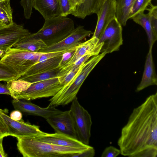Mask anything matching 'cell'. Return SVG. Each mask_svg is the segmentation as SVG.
I'll list each match as a JSON object with an SVG mask.
<instances>
[{
	"instance_id": "d6986e66",
	"label": "cell",
	"mask_w": 157,
	"mask_h": 157,
	"mask_svg": "<svg viewBox=\"0 0 157 157\" xmlns=\"http://www.w3.org/2000/svg\"><path fill=\"white\" fill-rule=\"evenodd\" d=\"M107 0H82L74 8L71 14L84 19L93 14H97L100 7Z\"/></svg>"
},
{
	"instance_id": "cb8c5ba5",
	"label": "cell",
	"mask_w": 157,
	"mask_h": 157,
	"mask_svg": "<svg viewBox=\"0 0 157 157\" xmlns=\"http://www.w3.org/2000/svg\"><path fill=\"white\" fill-rule=\"evenodd\" d=\"M59 70L58 68L44 72L28 75H23L18 79L34 83L58 77Z\"/></svg>"
},
{
	"instance_id": "9a60e30c",
	"label": "cell",
	"mask_w": 157,
	"mask_h": 157,
	"mask_svg": "<svg viewBox=\"0 0 157 157\" xmlns=\"http://www.w3.org/2000/svg\"><path fill=\"white\" fill-rule=\"evenodd\" d=\"M98 20L92 37L99 39L108 24L116 17V1L107 0L100 7L97 13Z\"/></svg>"
},
{
	"instance_id": "8d00e7d4",
	"label": "cell",
	"mask_w": 157,
	"mask_h": 157,
	"mask_svg": "<svg viewBox=\"0 0 157 157\" xmlns=\"http://www.w3.org/2000/svg\"><path fill=\"white\" fill-rule=\"evenodd\" d=\"M9 136L7 125L3 118L0 115V138Z\"/></svg>"
},
{
	"instance_id": "8992f818",
	"label": "cell",
	"mask_w": 157,
	"mask_h": 157,
	"mask_svg": "<svg viewBox=\"0 0 157 157\" xmlns=\"http://www.w3.org/2000/svg\"><path fill=\"white\" fill-rule=\"evenodd\" d=\"M64 86L60 82L58 77L33 83L26 90L14 94L12 97L15 99H25L28 101L43 98L53 97Z\"/></svg>"
},
{
	"instance_id": "8fae6325",
	"label": "cell",
	"mask_w": 157,
	"mask_h": 157,
	"mask_svg": "<svg viewBox=\"0 0 157 157\" xmlns=\"http://www.w3.org/2000/svg\"><path fill=\"white\" fill-rule=\"evenodd\" d=\"M23 25L15 23L0 28V49L4 53L9 48L31 34Z\"/></svg>"
},
{
	"instance_id": "ffe728a7",
	"label": "cell",
	"mask_w": 157,
	"mask_h": 157,
	"mask_svg": "<svg viewBox=\"0 0 157 157\" xmlns=\"http://www.w3.org/2000/svg\"><path fill=\"white\" fill-rule=\"evenodd\" d=\"M144 12L141 11L139 13L131 19L144 29L147 36L149 46L153 47L157 40V36L155 34L152 30L148 13L145 14Z\"/></svg>"
},
{
	"instance_id": "7402d4cb",
	"label": "cell",
	"mask_w": 157,
	"mask_h": 157,
	"mask_svg": "<svg viewBox=\"0 0 157 157\" xmlns=\"http://www.w3.org/2000/svg\"><path fill=\"white\" fill-rule=\"evenodd\" d=\"M135 0H115L116 17L122 26H125Z\"/></svg>"
},
{
	"instance_id": "b9f144b4",
	"label": "cell",
	"mask_w": 157,
	"mask_h": 157,
	"mask_svg": "<svg viewBox=\"0 0 157 157\" xmlns=\"http://www.w3.org/2000/svg\"><path fill=\"white\" fill-rule=\"evenodd\" d=\"M69 1L72 6L73 9L75 6V0H69Z\"/></svg>"
},
{
	"instance_id": "4dcf8cb0",
	"label": "cell",
	"mask_w": 157,
	"mask_h": 157,
	"mask_svg": "<svg viewBox=\"0 0 157 157\" xmlns=\"http://www.w3.org/2000/svg\"><path fill=\"white\" fill-rule=\"evenodd\" d=\"M157 155V147H150L140 151L132 157H156Z\"/></svg>"
},
{
	"instance_id": "ac0fdd59",
	"label": "cell",
	"mask_w": 157,
	"mask_h": 157,
	"mask_svg": "<svg viewBox=\"0 0 157 157\" xmlns=\"http://www.w3.org/2000/svg\"><path fill=\"white\" fill-rule=\"evenodd\" d=\"M33 7L42 15L45 20L60 16L59 0H32Z\"/></svg>"
},
{
	"instance_id": "2e32d148",
	"label": "cell",
	"mask_w": 157,
	"mask_h": 157,
	"mask_svg": "<svg viewBox=\"0 0 157 157\" xmlns=\"http://www.w3.org/2000/svg\"><path fill=\"white\" fill-rule=\"evenodd\" d=\"M152 47H150L145 62L144 70L140 83L136 91L138 92L151 85H157V78L152 55Z\"/></svg>"
},
{
	"instance_id": "6da1fadb",
	"label": "cell",
	"mask_w": 157,
	"mask_h": 157,
	"mask_svg": "<svg viewBox=\"0 0 157 157\" xmlns=\"http://www.w3.org/2000/svg\"><path fill=\"white\" fill-rule=\"evenodd\" d=\"M121 154L129 157L145 148L157 147V92L134 108L117 141Z\"/></svg>"
},
{
	"instance_id": "7bdbcfd3",
	"label": "cell",
	"mask_w": 157,
	"mask_h": 157,
	"mask_svg": "<svg viewBox=\"0 0 157 157\" xmlns=\"http://www.w3.org/2000/svg\"><path fill=\"white\" fill-rule=\"evenodd\" d=\"M82 0H75V6L78 4Z\"/></svg>"
},
{
	"instance_id": "74e56055",
	"label": "cell",
	"mask_w": 157,
	"mask_h": 157,
	"mask_svg": "<svg viewBox=\"0 0 157 157\" xmlns=\"http://www.w3.org/2000/svg\"><path fill=\"white\" fill-rule=\"evenodd\" d=\"M95 155V150L94 147H92L82 153L74 155L72 157H93Z\"/></svg>"
},
{
	"instance_id": "60d3db41",
	"label": "cell",
	"mask_w": 157,
	"mask_h": 157,
	"mask_svg": "<svg viewBox=\"0 0 157 157\" xmlns=\"http://www.w3.org/2000/svg\"><path fill=\"white\" fill-rule=\"evenodd\" d=\"M3 138H0V157H6L7 154L5 152L2 145Z\"/></svg>"
},
{
	"instance_id": "3957f363",
	"label": "cell",
	"mask_w": 157,
	"mask_h": 157,
	"mask_svg": "<svg viewBox=\"0 0 157 157\" xmlns=\"http://www.w3.org/2000/svg\"><path fill=\"white\" fill-rule=\"evenodd\" d=\"M106 54L103 52L93 56L82 64L73 78L49 100V105L56 107L71 102L77 97L81 86L89 74Z\"/></svg>"
},
{
	"instance_id": "ee69618b",
	"label": "cell",
	"mask_w": 157,
	"mask_h": 157,
	"mask_svg": "<svg viewBox=\"0 0 157 157\" xmlns=\"http://www.w3.org/2000/svg\"><path fill=\"white\" fill-rule=\"evenodd\" d=\"M4 52L3 50L0 49V56H1L2 55L4 54Z\"/></svg>"
},
{
	"instance_id": "ba28073f",
	"label": "cell",
	"mask_w": 157,
	"mask_h": 157,
	"mask_svg": "<svg viewBox=\"0 0 157 157\" xmlns=\"http://www.w3.org/2000/svg\"><path fill=\"white\" fill-rule=\"evenodd\" d=\"M122 26L116 17L108 24L98 39L99 43L103 44L100 53L107 54L119 50L123 42Z\"/></svg>"
},
{
	"instance_id": "f546056e",
	"label": "cell",
	"mask_w": 157,
	"mask_h": 157,
	"mask_svg": "<svg viewBox=\"0 0 157 157\" xmlns=\"http://www.w3.org/2000/svg\"><path fill=\"white\" fill-rule=\"evenodd\" d=\"M61 16L67 17L71 14L73 8L69 0H59Z\"/></svg>"
},
{
	"instance_id": "9c48e42d",
	"label": "cell",
	"mask_w": 157,
	"mask_h": 157,
	"mask_svg": "<svg viewBox=\"0 0 157 157\" xmlns=\"http://www.w3.org/2000/svg\"><path fill=\"white\" fill-rule=\"evenodd\" d=\"M0 115L7 127L9 136L16 138L31 137L37 138L44 136L47 133L41 131L39 126L11 119L3 110L0 109Z\"/></svg>"
},
{
	"instance_id": "e0dca14e",
	"label": "cell",
	"mask_w": 157,
	"mask_h": 157,
	"mask_svg": "<svg viewBox=\"0 0 157 157\" xmlns=\"http://www.w3.org/2000/svg\"><path fill=\"white\" fill-rule=\"evenodd\" d=\"M36 139L40 141L48 143L70 147H82L89 145L84 144L77 139L56 132L48 133L44 136Z\"/></svg>"
},
{
	"instance_id": "7c38bea8",
	"label": "cell",
	"mask_w": 157,
	"mask_h": 157,
	"mask_svg": "<svg viewBox=\"0 0 157 157\" xmlns=\"http://www.w3.org/2000/svg\"><path fill=\"white\" fill-rule=\"evenodd\" d=\"M93 33L91 31L86 30L83 26L79 25L62 40L41 49L38 52H50L69 49L77 46L85 38Z\"/></svg>"
},
{
	"instance_id": "5bb4252c",
	"label": "cell",
	"mask_w": 157,
	"mask_h": 157,
	"mask_svg": "<svg viewBox=\"0 0 157 157\" xmlns=\"http://www.w3.org/2000/svg\"><path fill=\"white\" fill-rule=\"evenodd\" d=\"M27 101L13 99L12 103L15 109L28 115L41 117L46 120L62 112L54 106L48 105L47 107L41 108Z\"/></svg>"
},
{
	"instance_id": "4316f807",
	"label": "cell",
	"mask_w": 157,
	"mask_h": 157,
	"mask_svg": "<svg viewBox=\"0 0 157 157\" xmlns=\"http://www.w3.org/2000/svg\"><path fill=\"white\" fill-rule=\"evenodd\" d=\"M20 76L10 66L0 60V81L18 79Z\"/></svg>"
},
{
	"instance_id": "484cf974",
	"label": "cell",
	"mask_w": 157,
	"mask_h": 157,
	"mask_svg": "<svg viewBox=\"0 0 157 157\" xmlns=\"http://www.w3.org/2000/svg\"><path fill=\"white\" fill-rule=\"evenodd\" d=\"M6 82V85L10 92V96L12 98L14 94L27 90L33 83L19 79L11 80Z\"/></svg>"
},
{
	"instance_id": "4fadbf2b",
	"label": "cell",
	"mask_w": 157,
	"mask_h": 157,
	"mask_svg": "<svg viewBox=\"0 0 157 157\" xmlns=\"http://www.w3.org/2000/svg\"><path fill=\"white\" fill-rule=\"evenodd\" d=\"M46 120L56 133L77 139L73 119L70 110L51 116Z\"/></svg>"
},
{
	"instance_id": "d590c367",
	"label": "cell",
	"mask_w": 157,
	"mask_h": 157,
	"mask_svg": "<svg viewBox=\"0 0 157 157\" xmlns=\"http://www.w3.org/2000/svg\"><path fill=\"white\" fill-rule=\"evenodd\" d=\"M66 50H67L50 52H45L39 58L38 63L40 62L47 59L61 56Z\"/></svg>"
},
{
	"instance_id": "30bf717a",
	"label": "cell",
	"mask_w": 157,
	"mask_h": 157,
	"mask_svg": "<svg viewBox=\"0 0 157 157\" xmlns=\"http://www.w3.org/2000/svg\"><path fill=\"white\" fill-rule=\"evenodd\" d=\"M98 41L97 38L92 36L90 39L82 42L77 46L75 52L69 61L59 70L58 77H62L65 75L69 71L71 66L81 57L87 55L93 56L99 54L103 44L99 43Z\"/></svg>"
},
{
	"instance_id": "603a6c76",
	"label": "cell",
	"mask_w": 157,
	"mask_h": 157,
	"mask_svg": "<svg viewBox=\"0 0 157 157\" xmlns=\"http://www.w3.org/2000/svg\"><path fill=\"white\" fill-rule=\"evenodd\" d=\"M62 56L47 59L36 63L32 66L23 75H32L58 68Z\"/></svg>"
},
{
	"instance_id": "44dd1931",
	"label": "cell",
	"mask_w": 157,
	"mask_h": 157,
	"mask_svg": "<svg viewBox=\"0 0 157 157\" xmlns=\"http://www.w3.org/2000/svg\"><path fill=\"white\" fill-rule=\"evenodd\" d=\"M47 46L41 39L34 37L31 33L17 43L13 47L32 52H38Z\"/></svg>"
},
{
	"instance_id": "277c9868",
	"label": "cell",
	"mask_w": 157,
	"mask_h": 157,
	"mask_svg": "<svg viewBox=\"0 0 157 157\" xmlns=\"http://www.w3.org/2000/svg\"><path fill=\"white\" fill-rule=\"evenodd\" d=\"M75 29L74 21L71 19L58 16L45 20L41 28L31 35L42 40L48 46L62 40Z\"/></svg>"
},
{
	"instance_id": "1f68e13d",
	"label": "cell",
	"mask_w": 157,
	"mask_h": 157,
	"mask_svg": "<svg viewBox=\"0 0 157 157\" xmlns=\"http://www.w3.org/2000/svg\"><path fill=\"white\" fill-rule=\"evenodd\" d=\"M76 47L67 50L63 54L58 66L59 70L62 68L69 61L75 52Z\"/></svg>"
},
{
	"instance_id": "52a82bcc",
	"label": "cell",
	"mask_w": 157,
	"mask_h": 157,
	"mask_svg": "<svg viewBox=\"0 0 157 157\" xmlns=\"http://www.w3.org/2000/svg\"><path fill=\"white\" fill-rule=\"evenodd\" d=\"M71 102L70 110L77 139L84 144L89 145L92 124L91 116L80 104L77 97Z\"/></svg>"
},
{
	"instance_id": "e575fe53",
	"label": "cell",
	"mask_w": 157,
	"mask_h": 157,
	"mask_svg": "<svg viewBox=\"0 0 157 157\" xmlns=\"http://www.w3.org/2000/svg\"><path fill=\"white\" fill-rule=\"evenodd\" d=\"M121 154L120 149L113 146H109L105 148L103 151L101 157H116Z\"/></svg>"
},
{
	"instance_id": "ab89813d",
	"label": "cell",
	"mask_w": 157,
	"mask_h": 157,
	"mask_svg": "<svg viewBox=\"0 0 157 157\" xmlns=\"http://www.w3.org/2000/svg\"><path fill=\"white\" fill-rule=\"evenodd\" d=\"M0 94H6L11 95L10 92L6 85L0 82Z\"/></svg>"
},
{
	"instance_id": "d6a6232c",
	"label": "cell",
	"mask_w": 157,
	"mask_h": 157,
	"mask_svg": "<svg viewBox=\"0 0 157 157\" xmlns=\"http://www.w3.org/2000/svg\"><path fill=\"white\" fill-rule=\"evenodd\" d=\"M20 3L23 9L25 17L27 19H29L33 8L32 0H21Z\"/></svg>"
},
{
	"instance_id": "5b68a950",
	"label": "cell",
	"mask_w": 157,
	"mask_h": 157,
	"mask_svg": "<svg viewBox=\"0 0 157 157\" xmlns=\"http://www.w3.org/2000/svg\"><path fill=\"white\" fill-rule=\"evenodd\" d=\"M45 53L12 47L7 49L0 56V60L11 67L21 77L37 63L40 57Z\"/></svg>"
},
{
	"instance_id": "7a4b0ae2",
	"label": "cell",
	"mask_w": 157,
	"mask_h": 157,
	"mask_svg": "<svg viewBox=\"0 0 157 157\" xmlns=\"http://www.w3.org/2000/svg\"><path fill=\"white\" fill-rule=\"evenodd\" d=\"M17 147L24 157H72L92 147H73L40 141L31 137L17 138Z\"/></svg>"
},
{
	"instance_id": "83f0119b",
	"label": "cell",
	"mask_w": 157,
	"mask_h": 157,
	"mask_svg": "<svg viewBox=\"0 0 157 157\" xmlns=\"http://www.w3.org/2000/svg\"><path fill=\"white\" fill-rule=\"evenodd\" d=\"M152 0H135L131 8L128 19L141 11H144Z\"/></svg>"
},
{
	"instance_id": "f35d334b",
	"label": "cell",
	"mask_w": 157,
	"mask_h": 157,
	"mask_svg": "<svg viewBox=\"0 0 157 157\" xmlns=\"http://www.w3.org/2000/svg\"><path fill=\"white\" fill-rule=\"evenodd\" d=\"M22 116L21 112L20 111L15 109L12 111L10 114V118L15 121H20L21 120Z\"/></svg>"
},
{
	"instance_id": "f6af8a7d",
	"label": "cell",
	"mask_w": 157,
	"mask_h": 157,
	"mask_svg": "<svg viewBox=\"0 0 157 157\" xmlns=\"http://www.w3.org/2000/svg\"><path fill=\"white\" fill-rule=\"evenodd\" d=\"M4 0H0V2H1V1H3Z\"/></svg>"
},
{
	"instance_id": "f1b7e54d",
	"label": "cell",
	"mask_w": 157,
	"mask_h": 157,
	"mask_svg": "<svg viewBox=\"0 0 157 157\" xmlns=\"http://www.w3.org/2000/svg\"><path fill=\"white\" fill-rule=\"evenodd\" d=\"M150 7L146 8L148 11V13L151 26L155 34L157 36V6L149 4Z\"/></svg>"
},
{
	"instance_id": "d4e9b609",
	"label": "cell",
	"mask_w": 157,
	"mask_h": 157,
	"mask_svg": "<svg viewBox=\"0 0 157 157\" xmlns=\"http://www.w3.org/2000/svg\"><path fill=\"white\" fill-rule=\"evenodd\" d=\"M10 1V0H4L0 2V22L4 26L8 25L13 22Z\"/></svg>"
},
{
	"instance_id": "836d02e7",
	"label": "cell",
	"mask_w": 157,
	"mask_h": 157,
	"mask_svg": "<svg viewBox=\"0 0 157 157\" xmlns=\"http://www.w3.org/2000/svg\"><path fill=\"white\" fill-rule=\"evenodd\" d=\"M80 66L78 67L71 68L64 76L62 77H58L60 83L64 86L68 83L76 74Z\"/></svg>"
}]
</instances>
